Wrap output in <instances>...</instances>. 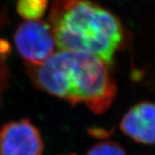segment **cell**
Here are the masks:
<instances>
[{"label": "cell", "mask_w": 155, "mask_h": 155, "mask_svg": "<svg viewBox=\"0 0 155 155\" xmlns=\"http://www.w3.org/2000/svg\"><path fill=\"white\" fill-rule=\"evenodd\" d=\"M44 143L28 119L11 121L0 128V155H43Z\"/></svg>", "instance_id": "cell-4"}, {"label": "cell", "mask_w": 155, "mask_h": 155, "mask_svg": "<svg viewBox=\"0 0 155 155\" xmlns=\"http://www.w3.org/2000/svg\"><path fill=\"white\" fill-rule=\"evenodd\" d=\"M85 155H127L122 146L115 141H103L92 146Z\"/></svg>", "instance_id": "cell-8"}, {"label": "cell", "mask_w": 155, "mask_h": 155, "mask_svg": "<svg viewBox=\"0 0 155 155\" xmlns=\"http://www.w3.org/2000/svg\"><path fill=\"white\" fill-rule=\"evenodd\" d=\"M27 67L37 88L72 105L84 104L95 114L104 113L116 99L117 84L109 64L94 55L61 50Z\"/></svg>", "instance_id": "cell-1"}, {"label": "cell", "mask_w": 155, "mask_h": 155, "mask_svg": "<svg viewBox=\"0 0 155 155\" xmlns=\"http://www.w3.org/2000/svg\"><path fill=\"white\" fill-rule=\"evenodd\" d=\"M17 49L27 66H38L54 54L57 46L48 23L28 21L22 23L15 34Z\"/></svg>", "instance_id": "cell-3"}, {"label": "cell", "mask_w": 155, "mask_h": 155, "mask_svg": "<svg viewBox=\"0 0 155 155\" xmlns=\"http://www.w3.org/2000/svg\"><path fill=\"white\" fill-rule=\"evenodd\" d=\"M120 127L137 143L155 144V103L141 102L134 105L123 116Z\"/></svg>", "instance_id": "cell-5"}, {"label": "cell", "mask_w": 155, "mask_h": 155, "mask_svg": "<svg viewBox=\"0 0 155 155\" xmlns=\"http://www.w3.org/2000/svg\"><path fill=\"white\" fill-rule=\"evenodd\" d=\"M47 5V0H18L17 11L22 18L35 21L44 15Z\"/></svg>", "instance_id": "cell-6"}, {"label": "cell", "mask_w": 155, "mask_h": 155, "mask_svg": "<svg viewBox=\"0 0 155 155\" xmlns=\"http://www.w3.org/2000/svg\"><path fill=\"white\" fill-rule=\"evenodd\" d=\"M3 21L4 20L2 17H0V27ZM10 54H11V47L9 42L4 39L0 38V104L2 102L4 92L8 88L10 84L11 73L6 62Z\"/></svg>", "instance_id": "cell-7"}, {"label": "cell", "mask_w": 155, "mask_h": 155, "mask_svg": "<svg viewBox=\"0 0 155 155\" xmlns=\"http://www.w3.org/2000/svg\"><path fill=\"white\" fill-rule=\"evenodd\" d=\"M68 155H76V154H68Z\"/></svg>", "instance_id": "cell-9"}, {"label": "cell", "mask_w": 155, "mask_h": 155, "mask_svg": "<svg viewBox=\"0 0 155 155\" xmlns=\"http://www.w3.org/2000/svg\"><path fill=\"white\" fill-rule=\"evenodd\" d=\"M49 20L58 48L89 54L108 64L127 41L120 19L89 0H57Z\"/></svg>", "instance_id": "cell-2"}]
</instances>
